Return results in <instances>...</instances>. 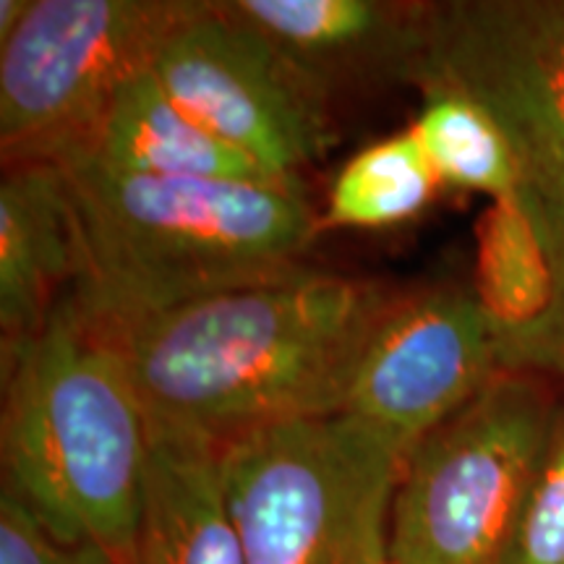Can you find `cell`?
<instances>
[{"label":"cell","instance_id":"6da1fadb","mask_svg":"<svg viewBox=\"0 0 564 564\" xmlns=\"http://www.w3.org/2000/svg\"><path fill=\"white\" fill-rule=\"evenodd\" d=\"M394 299L377 282L306 270L95 327L121 352L150 423L223 447L272 423L340 413Z\"/></svg>","mask_w":564,"mask_h":564},{"label":"cell","instance_id":"7a4b0ae2","mask_svg":"<svg viewBox=\"0 0 564 564\" xmlns=\"http://www.w3.org/2000/svg\"><path fill=\"white\" fill-rule=\"evenodd\" d=\"M76 241L68 299L91 324L306 272L322 232L301 181L152 178L61 162Z\"/></svg>","mask_w":564,"mask_h":564},{"label":"cell","instance_id":"3957f363","mask_svg":"<svg viewBox=\"0 0 564 564\" xmlns=\"http://www.w3.org/2000/svg\"><path fill=\"white\" fill-rule=\"evenodd\" d=\"M3 489L66 546L133 564L150 419L121 352L63 299L3 345Z\"/></svg>","mask_w":564,"mask_h":564},{"label":"cell","instance_id":"277c9868","mask_svg":"<svg viewBox=\"0 0 564 564\" xmlns=\"http://www.w3.org/2000/svg\"><path fill=\"white\" fill-rule=\"evenodd\" d=\"M411 447L348 411L253 429L220 447L246 564H387Z\"/></svg>","mask_w":564,"mask_h":564},{"label":"cell","instance_id":"5b68a950","mask_svg":"<svg viewBox=\"0 0 564 564\" xmlns=\"http://www.w3.org/2000/svg\"><path fill=\"white\" fill-rule=\"evenodd\" d=\"M541 377L499 371L413 444L392 505V564H499L560 415Z\"/></svg>","mask_w":564,"mask_h":564},{"label":"cell","instance_id":"8992f818","mask_svg":"<svg viewBox=\"0 0 564 564\" xmlns=\"http://www.w3.org/2000/svg\"><path fill=\"white\" fill-rule=\"evenodd\" d=\"M202 0H32L0 45V144L9 165H58L116 91L152 68Z\"/></svg>","mask_w":564,"mask_h":564},{"label":"cell","instance_id":"52a82bcc","mask_svg":"<svg viewBox=\"0 0 564 564\" xmlns=\"http://www.w3.org/2000/svg\"><path fill=\"white\" fill-rule=\"evenodd\" d=\"M411 84L481 105L535 204L564 194V0L432 3Z\"/></svg>","mask_w":564,"mask_h":564},{"label":"cell","instance_id":"ba28073f","mask_svg":"<svg viewBox=\"0 0 564 564\" xmlns=\"http://www.w3.org/2000/svg\"><path fill=\"white\" fill-rule=\"evenodd\" d=\"M194 121L282 181H301L335 147L329 100L220 3H199L152 63Z\"/></svg>","mask_w":564,"mask_h":564},{"label":"cell","instance_id":"9c48e42d","mask_svg":"<svg viewBox=\"0 0 564 564\" xmlns=\"http://www.w3.org/2000/svg\"><path fill=\"white\" fill-rule=\"evenodd\" d=\"M499 371V340L470 288L398 295L366 345L343 411L413 449Z\"/></svg>","mask_w":564,"mask_h":564},{"label":"cell","instance_id":"30bf717a","mask_svg":"<svg viewBox=\"0 0 564 564\" xmlns=\"http://www.w3.org/2000/svg\"><path fill=\"white\" fill-rule=\"evenodd\" d=\"M324 97L408 82L426 45L432 3L394 0H223Z\"/></svg>","mask_w":564,"mask_h":564},{"label":"cell","instance_id":"8fae6325","mask_svg":"<svg viewBox=\"0 0 564 564\" xmlns=\"http://www.w3.org/2000/svg\"><path fill=\"white\" fill-rule=\"evenodd\" d=\"M133 564H246L225 499L220 444L150 423Z\"/></svg>","mask_w":564,"mask_h":564},{"label":"cell","instance_id":"7c38bea8","mask_svg":"<svg viewBox=\"0 0 564 564\" xmlns=\"http://www.w3.org/2000/svg\"><path fill=\"white\" fill-rule=\"evenodd\" d=\"M76 278L66 181L51 162H21L0 183V329L3 345L45 327Z\"/></svg>","mask_w":564,"mask_h":564},{"label":"cell","instance_id":"4fadbf2b","mask_svg":"<svg viewBox=\"0 0 564 564\" xmlns=\"http://www.w3.org/2000/svg\"><path fill=\"white\" fill-rule=\"evenodd\" d=\"M70 160L152 178L282 181L194 121L162 89L152 68L116 91L79 150L61 162Z\"/></svg>","mask_w":564,"mask_h":564},{"label":"cell","instance_id":"5bb4252c","mask_svg":"<svg viewBox=\"0 0 564 564\" xmlns=\"http://www.w3.org/2000/svg\"><path fill=\"white\" fill-rule=\"evenodd\" d=\"M470 291L499 340L505 369H518L556 299V272L539 209L520 192L489 199L476 225Z\"/></svg>","mask_w":564,"mask_h":564},{"label":"cell","instance_id":"9a60e30c","mask_svg":"<svg viewBox=\"0 0 564 564\" xmlns=\"http://www.w3.org/2000/svg\"><path fill=\"white\" fill-rule=\"evenodd\" d=\"M442 181L411 129L364 147L340 167L319 215L322 230H384L415 220Z\"/></svg>","mask_w":564,"mask_h":564},{"label":"cell","instance_id":"2e32d148","mask_svg":"<svg viewBox=\"0 0 564 564\" xmlns=\"http://www.w3.org/2000/svg\"><path fill=\"white\" fill-rule=\"evenodd\" d=\"M432 162L442 186L499 199L520 192V165L497 121L468 97L449 89L423 91V105L408 126Z\"/></svg>","mask_w":564,"mask_h":564},{"label":"cell","instance_id":"e0dca14e","mask_svg":"<svg viewBox=\"0 0 564 564\" xmlns=\"http://www.w3.org/2000/svg\"><path fill=\"white\" fill-rule=\"evenodd\" d=\"M499 564H564V408Z\"/></svg>","mask_w":564,"mask_h":564},{"label":"cell","instance_id":"ac0fdd59","mask_svg":"<svg viewBox=\"0 0 564 564\" xmlns=\"http://www.w3.org/2000/svg\"><path fill=\"white\" fill-rule=\"evenodd\" d=\"M0 564H112L89 546H66L13 497L0 494Z\"/></svg>","mask_w":564,"mask_h":564},{"label":"cell","instance_id":"d6986e66","mask_svg":"<svg viewBox=\"0 0 564 564\" xmlns=\"http://www.w3.org/2000/svg\"><path fill=\"white\" fill-rule=\"evenodd\" d=\"M531 199V196H528ZM533 202V199H531ZM535 204V202H533ZM541 225H544L549 251L556 272V299L554 308L549 314L539 337L525 350L523 361L514 371H535V373H554L564 379V194L560 199L535 204Z\"/></svg>","mask_w":564,"mask_h":564},{"label":"cell","instance_id":"ffe728a7","mask_svg":"<svg viewBox=\"0 0 564 564\" xmlns=\"http://www.w3.org/2000/svg\"><path fill=\"white\" fill-rule=\"evenodd\" d=\"M32 0H0V45L19 30Z\"/></svg>","mask_w":564,"mask_h":564},{"label":"cell","instance_id":"44dd1931","mask_svg":"<svg viewBox=\"0 0 564 564\" xmlns=\"http://www.w3.org/2000/svg\"><path fill=\"white\" fill-rule=\"evenodd\" d=\"M387 564H392V562H387Z\"/></svg>","mask_w":564,"mask_h":564}]
</instances>
